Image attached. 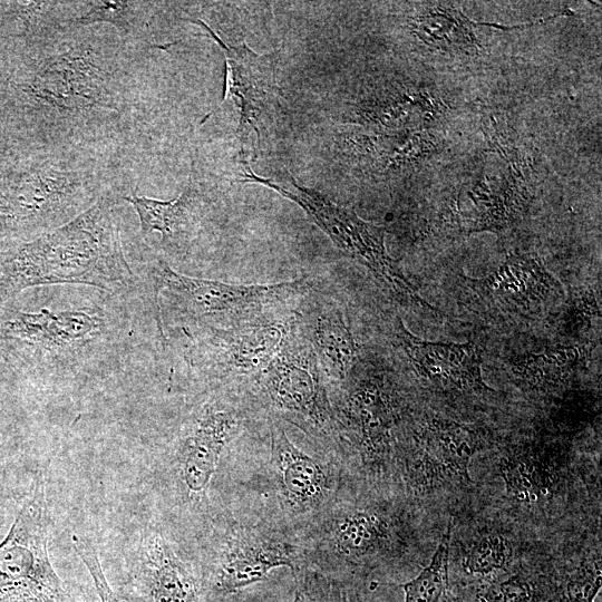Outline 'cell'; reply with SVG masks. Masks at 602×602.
<instances>
[{
    "instance_id": "obj_1",
    "label": "cell",
    "mask_w": 602,
    "mask_h": 602,
    "mask_svg": "<svg viewBox=\"0 0 602 602\" xmlns=\"http://www.w3.org/2000/svg\"><path fill=\"white\" fill-rule=\"evenodd\" d=\"M106 25L18 40L0 85L1 108L23 151L64 149L122 174L140 155L152 115L148 50Z\"/></svg>"
},
{
    "instance_id": "obj_2",
    "label": "cell",
    "mask_w": 602,
    "mask_h": 602,
    "mask_svg": "<svg viewBox=\"0 0 602 602\" xmlns=\"http://www.w3.org/2000/svg\"><path fill=\"white\" fill-rule=\"evenodd\" d=\"M119 191L105 193L87 211L37 237L0 247V305L23 290L51 284H85L115 293L136 276L125 256L114 207Z\"/></svg>"
},
{
    "instance_id": "obj_3",
    "label": "cell",
    "mask_w": 602,
    "mask_h": 602,
    "mask_svg": "<svg viewBox=\"0 0 602 602\" xmlns=\"http://www.w3.org/2000/svg\"><path fill=\"white\" fill-rule=\"evenodd\" d=\"M132 188L117 168L88 154L23 151L0 166V241L37 237L70 222L105 193Z\"/></svg>"
},
{
    "instance_id": "obj_4",
    "label": "cell",
    "mask_w": 602,
    "mask_h": 602,
    "mask_svg": "<svg viewBox=\"0 0 602 602\" xmlns=\"http://www.w3.org/2000/svg\"><path fill=\"white\" fill-rule=\"evenodd\" d=\"M119 332V315L98 304L0 313V350L49 370L94 361L111 349Z\"/></svg>"
},
{
    "instance_id": "obj_5",
    "label": "cell",
    "mask_w": 602,
    "mask_h": 602,
    "mask_svg": "<svg viewBox=\"0 0 602 602\" xmlns=\"http://www.w3.org/2000/svg\"><path fill=\"white\" fill-rule=\"evenodd\" d=\"M154 303L165 298L167 304L190 327H233L245 323L280 320L279 309L297 304L312 285L308 276L271 284H233L188 276L175 271L157 256L149 269Z\"/></svg>"
},
{
    "instance_id": "obj_6",
    "label": "cell",
    "mask_w": 602,
    "mask_h": 602,
    "mask_svg": "<svg viewBox=\"0 0 602 602\" xmlns=\"http://www.w3.org/2000/svg\"><path fill=\"white\" fill-rule=\"evenodd\" d=\"M240 182L271 188L300 206L336 247L367 268L383 291L399 304L421 309L437 318L440 315L416 292L398 262L388 254L382 226L367 222L352 208L336 204L326 195L298 184L292 176V190H289L271 178L255 174L243 162Z\"/></svg>"
},
{
    "instance_id": "obj_7",
    "label": "cell",
    "mask_w": 602,
    "mask_h": 602,
    "mask_svg": "<svg viewBox=\"0 0 602 602\" xmlns=\"http://www.w3.org/2000/svg\"><path fill=\"white\" fill-rule=\"evenodd\" d=\"M250 382L255 389L252 395L272 417L287 420L317 440H338L329 381L292 317L276 355Z\"/></svg>"
},
{
    "instance_id": "obj_8",
    "label": "cell",
    "mask_w": 602,
    "mask_h": 602,
    "mask_svg": "<svg viewBox=\"0 0 602 602\" xmlns=\"http://www.w3.org/2000/svg\"><path fill=\"white\" fill-rule=\"evenodd\" d=\"M46 488L38 473L0 540V602H74L49 556Z\"/></svg>"
},
{
    "instance_id": "obj_9",
    "label": "cell",
    "mask_w": 602,
    "mask_h": 602,
    "mask_svg": "<svg viewBox=\"0 0 602 602\" xmlns=\"http://www.w3.org/2000/svg\"><path fill=\"white\" fill-rule=\"evenodd\" d=\"M244 387L212 389L177 433L172 464L178 488L191 502L205 499L223 452L245 428L255 398H245Z\"/></svg>"
},
{
    "instance_id": "obj_10",
    "label": "cell",
    "mask_w": 602,
    "mask_h": 602,
    "mask_svg": "<svg viewBox=\"0 0 602 602\" xmlns=\"http://www.w3.org/2000/svg\"><path fill=\"white\" fill-rule=\"evenodd\" d=\"M201 570L204 593L224 596L287 566L292 574L309 566L297 536L281 527L226 521L217 530Z\"/></svg>"
},
{
    "instance_id": "obj_11",
    "label": "cell",
    "mask_w": 602,
    "mask_h": 602,
    "mask_svg": "<svg viewBox=\"0 0 602 602\" xmlns=\"http://www.w3.org/2000/svg\"><path fill=\"white\" fill-rule=\"evenodd\" d=\"M375 506L351 505L338 496L299 536L310 567L339 576L394 547V523Z\"/></svg>"
},
{
    "instance_id": "obj_12",
    "label": "cell",
    "mask_w": 602,
    "mask_h": 602,
    "mask_svg": "<svg viewBox=\"0 0 602 602\" xmlns=\"http://www.w3.org/2000/svg\"><path fill=\"white\" fill-rule=\"evenodd\" d=\"M291 317L226 328H184L190 371L212 389L250 382L276 355Z\"/></svg>"
},
{
    "instance_id": "obj_13",
    "label": "cell",
    "mask_w": 602,
    "mask_h": 602,
    "mask_svg": "<svg viewBox=\"0 0 602 602\" xmlns=\"http://www.w3.org/2000/svg\"><path fill=\"white\" fill-rule=\"evenodd\" d=\"M357 373L352 368L330 391L338 439L350 441L367 467L388 465L395 431L401 419V402L394 386L380 373Z\"/></svg>"
},
{
    "instance_id": "obj_14",
    "label": "cell",
    "mask_w": 602,
    "mask_h": 602,
    "mask_svg": "<svg viewBox=\"0 0 602 602\" xmlns=\"http://www.w3.org/2000/svg\"><path fill=\"white\" fill-rule=\"evenodd\" d=\"M270 434V493L281 514L282 528L298 537L337 498V476L330 463L297 447L280 419L272 416Z\"/></svg>"
},
{
    "instance_id": "obj_15",
    "label": "cell",
    "mask_w": 602,
    "mask_h": 602,
    "mask_svg": "<svg viewBox=\"0 0 602 602\" xmlns=\"http://www.w3.org/2000/svg\"><path fill=\"white\" fill-rule=\"evenodd\" d=\"M204 29L219 45L225 56V84L223 103L232 99L239 110L237 138L243 146L253 132L258 143L261 126L278 103V54H258L244 41L239 45L225 42L203 19H187Z\"/></svg>"
},
{
    "instance_id": "obj_16",
    "label": "cell",
    "mask_w": 602,
    "mask_h": 602,
    "mask_svg": "<svg viewBox=\"0 0 602 602\" xmlns=\"http://www.w3.org/2000/svg\"><path fill=\"white\" fill-rule=\"evenodd\" d=\"M463 280L482 304L511 318L542 317L564 299L562 284L534 254L509 253L488 275Z\"/></svg>"
},
{
    "instance_id": "obj_17",
    "label": "cell",
    "mask_w": 602,
    "mask_h": 602,
    "mask_svg": "<svg viewBox=\"0 0 602 602\" xmlns=\"http://www.w3.org/2000/svg\"><path fill=\"white\" fill-rule=\"evenodd\" d=\"M125 602H203L201 571L161 531H145L130 564Z\"/></svg>"
},
{
    "instance_id": "obj_18",
    "label": "cell",
    "mask_w": 602,
    "mask_h": 602,
    "mask_svg": "<svg viewBox=\"0 0 602 602\" xmlns=\"http://www.w3.org/2000/svg\"><path fill=\"white\" fill-rule=\"evenodd\" d=\"M136 211L140 233L148 237L159 234V247L172 259L186 256L200 239L207 222L212 200L192 169L182 193L169 201L136 194V190L122 196Z\"/></svg>"
},
{
    "instance_id": "obj_19",
    "label": "cell",
    "mask_w": 602,
    "mask_h": 602,
    "mask_svg": "<svg viewBox=\"0 0 602 602\" xmlns=\"http://www.w3.org/2000/svg\"><path fill=\"white\" fill-rule=\"evenodd\" d=\"M292 320L313 348L329 385L344 380L360 357V347L339 302L312 284L298 300Z\"/></svg>"
},
{
    "instance_id": "obj_20",
    "label": "cell",
    "mask_w": 602,
    "mask_h": 602,
    "mask_svg": "<svg viewBox=\"0 0 602 602\" xmlns=\"http://www.w3.org/2000/svg\"><path fill=\"white\" fill-rule=\"evenodd\" d=\"M395 338L419 378L437 389L458 394L494 391L482 377V348L465 343L426 341L411 333L400 319Z\"/></svg>"
},
{
    "instance_id": "obj_21",
    "label": "cell",
    "mask_w": 602,
    "mask_h": 602,
    "mask_svg": "<svg viewBox=\"0 0 602 602\" xmlns=\"http://www.w3.org/2000/svg\"><path fill=\"white\" fill-rule=\"evenodd\" d=\"M416 458L408 465V473L418 485L447 479L470 483L469 463L482 447L474 428L434 418L416 436Z\"/></svg>"
},
{
    "instance_id": "obj_22",
    "label": "cell",
    "mask_w": 602,
    "mask_h": 602,
    "mask_svg": "<svg viewBox=\"0 0 602 602\" xmlns=\"http://www.w3.org/2000/svg\"><path fill=\"white\" fill-rule=\"evenodd\" d=\"M467 202H458L462 231L502 232L523 217L528 198L525 191L507 182H478L467 192Z\"/></svg>"
},
{
    "instance_id": "obj_23",
    "label": "cell",
    "mask_w": 602,
    "mask_h": 602,
    "mask_svg": "<svg viewBox=\"0 0 602 602\" xmlns=\"http://www.w3.org/2000/svg\"><path fill=\"white\" fill-rule=\"evenodd\" d=\"M157 8L152 1H67V27L106 25L126 41L149 45L148 23Z\"/></svg>"
},
{
    "instance_id": "obj_24",
    "label": "cell",
    "mask_w": 602,
    "mask_h": 602,
    "mask_svg": "<svg viewBox=\"0 0 602 602\" xmlns=\"http://www.w3.org/2000/svg\"><path fill=\"white\" fill-rule=\"evenodd\" d=\"M588 344L557 346L540 353L517 355L511 360L512 371L535 390L559 389L586 363L591 351Z\"/></svg>"
},
{
    "instance_id": "obj_25",
    "label": "cell",
    "mask_w": 602,
    "mask_h": 602,
    "mask_svg": "<svg viewBox=\"0 0 602 602\" xmlns=\"http://www.w3.org/2000/svg\"><path fill=\"white\" fill-rule=\"evenodd\" d=\"M499 474L507 492L522 502L544 497L553 485L552 469L536 454L513 450L501 458Z\"/></svg>"
},
{
    "instance_id": "obj_26",
    "label": "cell",
    "mask_w": 602,
    "mask_h": 602,
    "mask_svg": "<svg viewBox=\"0 0 602 602\" xmlns=\"http://www.w3.org/2000/svg\"><path fill=\"white\" fill-rule=\"evenodd\" d=\"M474 23L453 8L437 7L418 16L414 32L427 45L440 49H472L476 43Z\"/></svg>"
},
{
    "instance_id": "obj_27",
    "label": "cell",
    "mask_w": 602,
    "mask_h": 602,
    "mask_svg": "<svg viewBox=\"0 0 602 602\" xmlns=\"http://www.w3.org/2000/svg\"><path fill=\"white\" fill-rule=\"evenodd\" d=\"M450 530L443 535L429 564L412 580L401 585L404 602H449L448 563Z\"/></svg>"
},
{
    "instance_id": "obj_28",
    "label": "cell",
    "mask_w": 602,
    "mask_h": 602,
    "mask_svg": "<svg viewBox=\"0 0 602 602\" xmlns=\"http://www.w3.org/2000/svg\"><path fill=\"white\" fill-rule=\"evenodd\" d=\"M509 554L508 542L502 535L487 534L472 545L463 567L469 574L487 576L505 569Z\"/></svg>"
},
{
    "instance_id": "obj_29",
    "label": "cell",
    "mask_w": 602,
    "mask_h": 602,
    "mask_svg": "<svg viewBox=\"0 0 602 602\" xmlns=\"http://www.w3.org/2000/svg\"><path fill=\"white\" fill-rule=\"evenodd\" d=\"M293 602H346L339 581L307 566L293 574Z\"/></svg>"
},
{
    "instance_id": "obj_30",
    "label": "cell",
    "mask_w": 602,
    "mask_h": 602,
    "mask_svg": "<svg viewBox=\"0 0 602 602\" xmlns=\"http://www.w3.org/2000/svg\"><path fill=\"white\" fill-rule=\"evenodd\" d=\"M601 562L594 561L575 570L562 589L563 602H594L601 589Z\"/></svg>"
},
{
    "instance_id": "obj_31",
    "label": "cell",
    "mask_w": 602,
    "mask_h": 602,
    "mask_svg": "<svg viewBox=\"0 0 602 602\" xmlns=\"http://www.w3.org/2000/svg\"><path fill=\"white\" fill-rule=\"evenodd\" d=\"M72 548L87 567L96 588L100 602H123L117 593L110 588L100 564V559L95 545L86 537L72 534L70 538Z\"/></svg>"
},
{
    "instance_id": "obj_32",
    "label": "cell",
    "mask_w": 602,
    "mask_h": 602,
    "mask_svg": "<svg viewBox=\"0 0 602 602\" xmlns=\"http://www.w3.org/2000/svg\"><path fill=\"white\" fill-rule=\"evenodd\" d=\"M532 584L521 575L494 582L479 594L480 602H534Z\"/></svg>"
},
{
    "instance_id": "obj_33",
    "label": "cell",
    "mask_w": 602,
    "mask_h": 602,
    "mask_svg": "<svg viewBox=\"0 0 602 602\" xmlns=\"http://www.w3.org/2000/svg\"><path fill=\"white\" fill-rule=\"evenodd\" d=\"M600 303L591 290H577L576 295L569 302L566 321L567 328L579 331L592 321L600 322Z\"/></svg>"
},
{
    "instance_id": "obj_34",
    "label": "cell",
    "mask_w": 602,
    "mask_h": 602,
    "mask_svg": "<svg viewBox=\"0 0 602 602\" xmlns=\"http://www.w3.org/2000/svg\"><path fill=\"white\" fill-rule=\"evenodd\" d=\"M26 494V493H25ZM20 495L8 482V477L0 470V528L11 509L17 511L25 496Z\"/></svg>"
},
{
    "instance_id": "obj_35",
    "label": "cell",
    "mask_w": 602,
    "mask_h": 602,
    "mask_svg": "<svg viewBox=\"0 0 602 602\" xmlns=\"http://www.w3.org/2000/svg\"><path fill=\"white\" fill-rule=\"evenodd\" d=\"M547 602H563V601L559 599V600H548Z\"/></svg>"
}]
</instances>
